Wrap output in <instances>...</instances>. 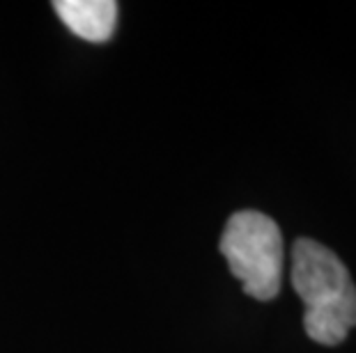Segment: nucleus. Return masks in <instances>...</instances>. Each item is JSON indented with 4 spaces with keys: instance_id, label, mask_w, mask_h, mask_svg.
I'll use <instances>...</instances> for the list:
<instances>
[{
    "instance_id": "nucleus-1",
    "label": "nucleus",
    "mask_w": 356,
    "mask_h": 353,
    "mask_svg": "<svg viewBox=\"0 0 356 353\" xmlns=\"http://www.w3.org/2000/svg\"><path fill=\"white\" fill-rule=\"evenodd\" d=\"M290 277L306 307V335L324 347L343 344L356 328V284L343 259L313 239H297Z\"/></svg>"
},
{
    "instance_id": "nucleus-2",
    "label": "nucleus",
    "mask_w": 356,
    "mask_h": 353,
    "mask_svg": "<svg viewBox=\"0 0 356 353\" xmlns=\"http://www.w3.org/2000/svg\"><path fill=\"white\" fill-rule=\"evenodd\" d=\"M218 250L230 273L255 300H271L283 284L285 246L274 218L262 212H237L228 218Z\"/></svg>"
},
{
    "instance_id": "nucleus-3",
    "label": "nucleus",
    "mask_w": 356,
    "mask_h": 353,
    "mask_svg": "<svg viewBox=\"0 0 356 353\" xmlns=\"http://www.w3.org/2000/svg\"><path fill=\"white\" fill-rule=\"evenodd\" d=\"M53 10L74 35L86 42L104 44L115 33L118 3L113 0H56Z\"/></svg>"
}]
</instances>
